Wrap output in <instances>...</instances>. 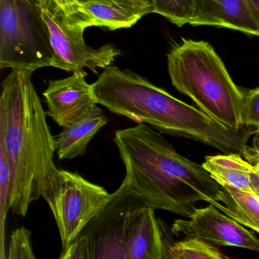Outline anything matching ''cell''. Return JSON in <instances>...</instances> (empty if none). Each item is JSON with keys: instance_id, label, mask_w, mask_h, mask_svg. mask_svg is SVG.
Instances as JSON below:
<instances>
[{"instance_id": "15", "label": "cell", "mask_w": 259, "mask_h": 259, "mask_svg": "<svg viewBox=\"0 0 259 259\" xmlns=\"http://www.w3.org/2000/svg\"><path fill=\"white\" fill-rule=\"evenodd\" d=\"M252 164L240 154H225L205 157L204 168L220 187H235L252 192L250 181Z\"/></svg>"}, {"instance_id": "17", "label": "cell", "mask_w": 259, "mask_h": 259, "mask_svg": "<svg viewBox=\"0 0 259 259\" xmlns=\"http://www.w3.org/2000/svg\"><path fill=\"white\" fill-rule=\"evenodd\" d=\"M154 13L182 27L190 24L193 15V0H153Z\"/></svg>"}, {"instance_id": "3", "label": "cell", "mask_w": 259, "mask_h": 259, "mask_svg": "<svg viewBox=\"0 0 259 259\" xmlns=\"http://www.w3.org/2000/svg\"><path fill=\"white\" fill-rule=\"evenodd\" d=\"M91 85L97 104L111 113L147 124L161 134L193 139L225 154L243 155L252 136L259 134L252 127L240 131L225 128L200 109L130 69L110 65Z\"/></svg>"}, {"instance_id": "19", "label": "cell", "mask_w": 259, "mask_h": 259, "mask_svg": "<svg viewBox=\"0 0 259 259\" xmlns=\"http://www.w3.org/2000/svg\"><path fill=\"white\" fill-rule=\"evenodd\" d=\"M6 259H36L31 246V233L21 227L10 237Z\"/></svg>"}, {"instance_id": "27", "label": "cell", "mask_w": 259, "mask_h": 259, "mask_svg": "<svg viewBox=\"0 0 259 259\" xmlns=\"http://www.w3.org/2000/svg\"><path fill=\"white\" fill-rule=\"evenodd\" d=\"M56 4L59 5L62 9H67L72 6L75 3H78L79 0H53Z\"/></svg>"}, {"instance_id": "18", "label": "cell", "mask_w": 259, "mask_h": 259, "mask_svg": "<svg viewBox=\"0 0 259 259\" xmlns=\"http://www.w3.org/2000/svg\"><path fill=\"white\" fill-rule=\"evenodd\" d=\"M172 245L187 259H229L217 246L196 238H183Z\"/></svg>"}, {"instance_id": "8", "label": "cell", "mask_w": 259, "mask_h": 259, "mask_svg": "<svg viewBox=\"0 0 259 259\" xmlns=\"http://www.w3.org/2000/svg\"><path fill=\"white\" fill-rule=\"evenodd\" d=\"M141 199L123 181L103 211L80 234L85 239V259H126L129 218Z\"/></svg>"}, {"instance_id": "22", "label": "cell", "mask_w": 259, "mask_h": 259, "mask_svg": "<svg viewBox=\"0 0 259 259\" xmlns=\"http://www.w3.org/2000/svg\"><path fill=\"white\" fill-rule=\"evenodd\" d=\"M92 1V0H79L78 3ZM131 5L132 7L138 10L141 15H147L149 13H154L153 0H116Z\"/></svg>"}, {"instance_id": "10", "label": "cell", "mask_w": 259, "mask_h": 259, "mask_svg": "<svg viewBox=\"0 0 259 259\" xmlns=\"http://www.w3.org/2000/svg\"><path fill=\"white\" fill-rule=\"evenodd\" d=\"M86 76L73 73L65 78L50 80L43 93L47 115L62 128L83 118L97 105Z\"/></svg>"}, {"instance_id": "16", "label": "cell", "mask_w": 259, "mask_h": 259, "mask_svg": "<svg viewBox=\"0 0 259 259\" xmlns=\"http://www.w3.org/2000/svg\"><path fill=\"white\" fill-rule=\"evenodd\" d=\"M217 202L214 205L217 209L259 234L258 195L227 186L221 187Z\"/></svg>"}, {"instance_id": "21", "label": "cell", "mask_w": 259, "mask_h": 259, "mask_svg": "<svg viewBox=\"0 0 259 259\" xmlns=\"http://www.w3.org/2000/svg\"><path fill=\"white\" fill-rule=\"evenodd\" d=\"M59 259H85V239L79 237L67 249H63Z\"/></svg>"}, {"instance_id": "24", "label": "cell", "mask_w": 259, "mask_h": 259, "mask_svg": "<svg viewBox=\"0 0 259 259\" xmlns=\"http://www.w3.org/2000/svg\"><path fill=\"white\" fill-rule=\"evenodd\" d=\"M250 181L252 192L259 196V169L252 164L250 167Z\"/></svg>"}, {"instance_id": "5", "label": "cell", "mask_w": 259, "mask_h": 259, "mask_svg": "<svg viewBox=\"0 0 259 259\" xmlns=\"http://www.w3.org/2000/svg\"><path fill=\"white\" fill-rule=\"evenodd\" d=\"M43 0H0V68L53 66L54 53Z\"/></svg>"}, {"instance_id": "4", "label": "cell", "mask_w": 259, "mask_h": 259, "mask_svg": "<svg viewBox=\"0 0 259 259\" xmlns=\"http://www.w3.org/2000/svg\"><path fill=\"white\" fill-rule=\"evenodd\" d=\"M167 70L172 85L204 113L230 131L246 128L242 123L246 92L234 83L211 44L182 38L167 54Z\"/></svg>"}, {"instance_id": "7", "label": "cell", "mask_w": 259, "mask_h": 259, "mask_svg": "<svg viewBox=\"0 0 259 259\" xmlns=\"http://www.w3.org/2000/svg\"><path fill=\"white\" fill-rule=\"evenodd\" d=\"M43 15L50 32L54 53L53 66L67 72L87 74L85 68L97 74V69L112 65L120 50L112 44L94 49L84 39L85 28L68 19L63 9L53 0H43Z\"/></svg>"}, {"instance_id": "14", "label": "cell", "mask_w": 259, "mask_h": 259, "mask_svg": "<svg viewBox=\"0 0 259 259\" xmlns=\"http://www.w3.org/2000/svg\"><path fill=\"white\" fill-rule=\"evenodd\" d=\"M108 121L102 109L96 106L83 118L63 127L55 137L59 159H73L85 155L90 142Z\"/></svg>"}, {"instance_id": "20", "label": "cell", "mask_w": 259, "mask_h": 259, "mask_svg": "<svg viewBox=\"0 0 259 259\" xmlns=\"http://www.w3.org/2000/svg\"><path fill=\"white\" fill-rule=\"evenodd\" d=\"M242 123L259 131V87L246 92L242 111Z\"/></svg>"}, {"instance_id": "26", "label": "cell", "mask_w": 259, "mask_h": 259, "mask_svg": "<svg viewBox=\"0 0 259 259\" xmlns=\"http://www.w3.org/2000/svg\"><path fill=\"white\" fill-rule=\"evenodd\" d=\"M251 13L255 18L259 28V0H247Z\"/></svg>"}, {"instance_id": "9", "label": "cell", "mask_w": 259, "mask_h": 259, "mask_svg": "<svg viewBox=\"0 0 259 259\" xmlns=\"http://www.w3.org/2000/svg\"><path fill=\"white\" fill-rule=\"evenodd\" d=\"M171 231L177 237L198 239L217 247L233 246L259 253L258 237L211 204L196 208L188 219H176Z\"/></svg>"}, {"instance_id": "11", "label": "cell", "mask_w": 259, "mask_h": 259, "mask_svg": "<svg viewBox=\"0 0 259 259\" xmlns=\"http://www.w3.org/2000/svg\"><path fill=\"white\" fill-rule=\"evenodd\" d=\"M126 259H165V243L155 210L141 202L131 213Z\"/></svg>"}, {"instance_id": "25", "label": "cell", "mask_w": 259, "mask_h": 259, "mask_svg": "<svg viewBox=\"0 0 259 259\" xmlns=\"http://www.w3.org/2000/svg\"><path fill=\"white\" fill-rule=\"evenodd\" d=\"M165 243V241H164ZM165 259H187L180 252L175 249L173 245L167 246L165 243Z\"/></svg>"}, {"instance_id": "13", "label": "cell", "mask_w": 259, "mask_h": 259, "mask_svg": "<svg viewBox=\"0 0 259 259\" xmlns=\"http://www.w3.org/2000/svg\"><path fill=\"white\" fill-rule=\"evenodd\" d=\"M63 10L69 21L85 29L93 26L110 30L128 28L143 17L131 5L116 0L76 3Z\"/></svg>"}, {"instance_id": "1", "label": "cell", "mask_w": 259, "mask_h": 259, "mask_svg": "<svg viewBox=\"0 0 259 259\" xmlns=\"http://www.w3.org/2000/svg\"><path fill=\"white\" fill-rule=\"evenodd\" d=\"M114 140L126 169L123 181L154 210L189 218L199 201L218 202L221 187L156 130L137 124L116 131Z\"/></svg>"}, {"instance_id": "6", "label": "cell", "mask_w": 259, "mask_h": 259, "mask_svg": "<svg viewBox=\"0 0 259 259\" xmlns=\"http://www.w3.org/2000/svg\"><path fill=\"white\" fill-rule=\"evenodd\" d=\"M110 196L103 187L79 174L58 169L42 197L56 220L62 250L72 244L87 225L103 211Z\"/></svg>"}, {"instance_id": "28", "label": "cell", "mask_w": 259, "mask_h": 259, "mask_svg": "<svg viewBox=\"0 0 259 259\" xmlns=\"http://www.w3.org/2000/svg\"><path fill=\"white\" fill-rule=\"evenodd\" d=\"M252 146H253L254 147L257 148V149H259V137L258 134H256L255 136V137L253 138V140H252Z\"/></svg>"}, {"instance_id": "2", "label": "cell", "mask_w": 259, "mask_h": 259, "mask_svg": "<svg viewBox=\"0 0 259 259\" xmlns=\"http://www.w3.org/2000/svg\"><path fill=\"white\" fill-rule=\"evenodd\" d=\"M33 71L12 70L2 83L0 143L11 173L9 210L25 217L42 197L58 168L53 162L55 137L32 81Z\"/></svg>"}, {"instance_id": "12", "label": "cell", "mask_w": 259, "mask_h": 259, "mask_svg": "<svg viewBox=\"0 0 259 259\" xmlns=\"http://www.w3.org/2000/svg\"><path fill=\"white\" fill-rule=\"evenodd\" d=\"M190 24L227 27L259 36L247 0H193Z\"/></svg>"}, {"instance_id": "23", "label": "cell", "mask_w": 259, "mask_h": 259, "mask_svg": "<svg viewBox=\"0 0 259 259\" xmlns=\"http://www.w3.org/2000/svg\"><path fill=\"white\" fill-rule=\"evenodd\" d=\"M243 157L251 164L259 169V149L252 145H247L243 152Z\"/></svg>"}]
</instances>
